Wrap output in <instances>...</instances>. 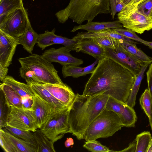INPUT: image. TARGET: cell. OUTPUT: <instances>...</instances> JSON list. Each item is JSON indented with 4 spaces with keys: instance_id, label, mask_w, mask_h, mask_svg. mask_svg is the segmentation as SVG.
I'll list each match as a JSON object with an SVG mask.
<instances>
[{
    "instance_id": "obj_1",
    "label": "cell",
    "mask_w": 152,
    "mask_h": 152,
    "mask_svg": "<svg viewBox=\"0 0 152 152\" xmlns=\"http://www.w3.org/2000/svg\"><path fill=\"white\" fill-rule=\"evenodd\" d=\"M135 78L129 70L104 56L99 59L82 95L92 96L104 94L126 104Z\"/></svg>"
},
{
    "instance_id": "obj_2",
    "label": "cell",
    "mask_w": 152,
    "mask_h": 152,
    "mask_svg": "<svg viewBox=\"0 0 152 152\" xmlns=\"http://www.w3.org/2000/svg\"><path fill=\"white\" fill-rule=\"evenodd\" d=\"M109 96L99 94L92 96L77 93L69 108L68 122L70 133L79 140L93 121L105 107Z\"/></svg>"
},
{
    "instance_id": "obj_3",
    "label": "cell",
    "mask_w": 152,
    "mask_h": 152,
    "mask_svg": "<svg viewBox=\"0 0 152 152\" xmlns=\"http://www.w3.org/2000/svg\"><path fill=\"white\" fill-rule=\"evenodd\" d=\"M111 12L109 0H70L68 6L55 15L60 23H64L69 18L80 25L86 20L92 21L99 14Z\"/></svg>"
},
{
    "instance_id": "obj_4",
    "label": "cell",
    "mask_w": 152,
    "mask_h": 152,
    "mask_svg": "<svg viewBox=\"0 0 152 152\" xmlns=\"http://www.w3.org/2000/svg\"><path fill=\"white\" fill-rule=\"evenodd\" d=\"M20 64V75L25 80L31 78L34 81L42 83L64 85L58 76V71L53 65L42 55L32 54L28 56L19 58Z\"/></svg>"
},
{
    "instance_id": "obj_5",
    "label": "cell",
    "mask_w": 152,
    "mask_h": 152,
    "mask_svg": "<svg viewBox=\"0 0 152 152\" xmlns=\"http://www.w3.org/2000/svg\"><path fill=\"white\" fill-rule=\"evenodd\" d=\"M123 127L118 116L105 108L87 128L83 139L89 141L107 138L112 136Z\"/></svg>"
},
{
    "instance_id": "obj_6",
    "label": "cell",
    "mask_w": 152,
    "mask_h": 152,
    "mask_svg": "<svg viewBox=\"0 0 152 152\" xmlns=\"http://www.w3.org/2000/svg\"><path fill=\"white\" fill-rule=\"evenodd\" d=\"M123 27L139 34L152 29V19L140 11L137 5H126L117 15Z\"/></svg>"
},
{
    "instance_id": "obj_7",
    "label": "cell",
    "mask_w": 152,
    "mask_h": 152,
    "mask_svg": "<svg viewBox=\"0 0 152 152\" xmlns=\"http://www.w3.org/2000/svg\"><path fill=\"white\" fill-rule=\"evenodd\" d=\"M31 26L24 7L0 17V30L16 39L23 35Z\"/></svg>"
},
{
    "instance_id": "obj_8",
    "label": "cell",
    "mask_w": 152,
    "mask_h": 152,
    "mask_svg": "<svg viewBox=\"0 0 152 152\" xmlns=\"http://www.w3.org/2000/svg\"><path fill=\"white\" fill-rule=\"evenodd\" d=\"M69 108L56 113L40 129L54 142L61 139L65 134L70 133L68 122Z\"/></svg>"
},
{
    "instance_id": "obj_9",
    "label": "cell",
    "mask_w": 152,
    "mask_h": 152,
    "mask_svg": "<svg viewBox=\"0 0 152 152\" xmlns=\"http://www.w3.org/2000/svg\"><path fill=\"white\" fill-rule=\"evenodd\" d=\"M104 56L111 59L123 66L136 77L145 64L141 63L126 51L119 43L114 48L102 47Z\"/></svg>"
},
{
    "instance_id": "obj_10",
    "label": "cell",
    "mask_w": 152,
    "mask_h": 152,
    "mask_svg": "<svg viewBox=\"0 0 152 152\" xmlns=\"http://www.w3.org/2000/svg\"><path fill=\"white\" fill-rule=\"evenodd\" d=\"M7 125L33 132L38 129L36 119L33 110L12 107L7 118Z\"/></svg>"
},
{
    "instance_id": "obj_11",
    "label": "cell",
    "mask_w": 152,
    "mask_h": 152,
    "mask_svg": "<svg viewBox=\"0 0 152 152\" xmlns=\"http://www.w3.org/2000/svg\"><path fill=\"white\" fill-rule=\"evenodd\" d=\"M105 108L116 113L120 118L124 126L135 127L137 117L133 108L110 96Z\"/></svg>"
},
{
    "instance_id": "obj_12",
    "label": "cell",
    "mask_w": 152,
    "mask_h": 152,
    "mask_svg": "<svg viewBox=\"0 0 152 152\" xmlns=\"http://www.w3.org/2000/svg\"><path fill=\"white\" fill-rule=\"evenodd\" d=\"M74 46H64L58 49L51 48L45 50L42 56L51 63L57 62L63 66L67 65L79 66L83 63V60L74 57L70 53V52L73 50Z\"/></svg>"
},
{
    "instance_id": "obj_13",
    "label": "cell",
    "mask_w": 152,
    "mask_h": 152,
    "mask_svg": "<svg viewBox=\"0 0 152 152\" xmlns=\"http://www.w3.org/2000/svg\"><path fill=\"white\" fill-rule=\"evenodd\" d=\"M18 45V39L0 30V64L8 68L12 64Z\"/></svg>"
},
{
    "instance_id": "obj_14",
    "label": "cell",
    "mask_w": 152,
    "mask_h": 152,
    "mask_svg": "<svg viewBox=\"0 0 152 152\" xmlns=\"http://www.w3.org/2000/svg\"><path fill=\"white\" fill-rule=\"evenodd\" d=\"M33 98L32 110L36 119L37 128L40 129L52 116L61 110L47 103L36 94Z\"/></svg>"
},
{
    "instance_id": "obj_15",
    "label": "cell",
    "mask_w": 152,
    "mask_h": 152,
    "mask_svg": "<svg viewBox=\"0 0 152 152\" xmlns=\"http://www.w3.org/2000/svg\"><path fill=\"white\" fill-rule=\"evenodd\" d=\"M56 29L50 31L48 30L42 34H39L37 46L43 50L46 47L54 44H61L65 46H74L77 41L70 39L55 34Z\"/></svg>"
},
{
    "instance_id": "obj_16",
    "label": "cell",
    "mask_w": 152,
    "mask_h": 152,
    "mask_svg": "<svg viewBox=\"0 0 152 152\" xmlns=\"http://www.w3.org/2000/svg\"><path fill=\"white\" fill-rule=\"evenodd\" d=\"M39 83L42 85L62 104L69 107H70L75 94L72 89L66 84L60 85Z\"/></svg>"
},
{
    "instance_id": "obj_17",
    "label": "cell",
    "mask_w": 152,
    "mask_h": 152,
    "mask_svg": "<svg viewBox=\"0 0 152 152\" xmlns=\"http://www.w3.org/2000/svg\"><path fill=\"white\" fill-rule=\"evenodd\" d=\"M25 80L27 84L30 86L35 94L47 103L60 110L69 108L62 104L56 99L40 83L34 81L31 78L26 79Z\"/></svg>"
},
{
    "instance_id": "obj_18",
    "label": "cell",
    "mask_w": 152,
    "mask_h": 152,
    "mask_svg": "<svg viewBox=\"0 0 152 152\" xmlns=\"http://www.w3.org/2000/svg\"><path fill=\"white\" fill-rule=\"evenodd\" d=\"M77 41L74 46L73 51L88 54L96 59L104 56L103 48L92 38L84 39Z\"/></svg>"
},
{
    "instance_id": "obj_19",
    "label": "cell",
    "mask_w": 152,
    "mask_h": 152,
    "mask_svg": "<svg viewBox=\"0 0 152 152\" xmlns=\"http://www.w3.org/2000/svg\"><path fill=\"white\" fill-rule=\"evenodd\" d=\"M123 26L119 20L101 22L88 21L85 24L75 26L71 31L74 32L79 30H84L88 32L94 33L109 28H121Z\"/></svg>"
},
{
    "instance_id": "obj_20",
    "label": "cell",
    "mask_w": 152,
    "mask_h": 152,
    "mask_svg": "<svg viewBox=\"0 0 152 152\" xmlns=\"http://www.w3.org/2000/svg\"><path fill=\"white\" fill-rule=\"evenodd\" d=\"M101 37H109L118 39L129 41L136 44L137 43L134 40L117 33L113 28H109L94 33L88 32H78L72 39L78 41L84 39Z\"/></svg>"
},
{
    "instance_id": "obj_21",
    "label": "cell",
    "mask_w": 152,
    "mask_h": 152,
    "mask_svg": "<svg viewBox=\"0 0 152 152\" xmlns=\"http://www.w3.org/2000/svg\"><path fill=\"white\" fill-rule=\"evenodd\" d=\"M98 59L91 64L85 67H81L73 65H67L62 66V73L64 77H72L78 78L89 74H91L94 70L95 66L98 63Z\"/></svg>"
},
{
    "instance_id": "obj_22",
    "label": "cell",
    "mask_w": 152,
    "mask_h": 152,
    "mask_svg": "<svg viewBox=\"0 0 152 152\" xmlns=\"http://www.w3.org/2000/svg\"><path fill=\"white\" fill-rule=\"evenodd\" d=\"M120 44L126 51L141 63L150 64L152 62V58L138 48L136 44L122 39H120Z\"/></svg>"
},
{
    "instance_id": "obj_23",
    "label": "cell",
    "mask_w": 152,
    "mask_h": 152,
    "mask_svg": "<svg viewBox=\"0 0 152 152\" xmlns=\"http://www.w3.org/2000/svg\"><path fill=\"white\" fill-rule=\"evenodd\" d=\"M34 140L37 146V152H55L54 142L49 139L40 130L33 132Z\"/></svg>"
},
{
    "instance_id": "obj_24",
    "label": "cell",
    "mask_w": 152,
    "mask_h": 152,
    "mask_svg": "<svg viewBox=\"0 0 152 152\" xmlns=\"http://www.w3.org/2000/svg\"><path fill=\"white\" fill-rule=\"evenodd\" d=\"M39 35L31 26L28 28L23 35L18 39V45H22L26 50L32 54L34 46L37 43Z\"/></svg>"
},
{
    "instance_id": "obj_25",
    "label": "cell",
    "mask_w": 152,
    "mask_h": 152,
    "mask_svg": "<svg viewBox=\"0 0 152 152\" xmlns=\"http://www.w3.org/2000/svg\"><path fill=\"white\" fill-rule=\"evenodd\" d=\"M2 82L12 88L22 98L33 97L35 94L29 85L18 81L11 76L7 75Z\"/></svg>"
},
{
    "instance_id": "obj_26",
    "label": "cell",
    "mask_w": 152,
    "mask_h": 152,
    "mask_svg": "<svg viewBox=\"0 0 152 152\" xmlns=\"http://www.w3.org/2000/svg\"><path fill=\"white\" fill-rule=\"evenodd\" d=\"M8 104L11 107L22 108V97L14 90L6 84L2 83L0 85Z\"/></svg>"
},
{
    "instance_id": "obj_27",
    "label": "cell",
    "mask_w": 152,
    "mask_h": 152,
    "mask_svg": "<svg viewBox=\"0 0 152 152\" xmlns=\"http://www.w3.org/2000/svg\"><path fill=\"white\" fill-rule=\"evenodd\" d=\"M3 130L18 152H37V147L35 142L26 141L14 136L4 128Z\"/></svg>"
},
{
    "instance_id": "obj_28",
    "label": "cell",
    "mask_w": 152,
    "mask_h": 152,
    "mask_svg": "<svg viewBox=\"0 0 152 152\" xmlns=\"http://www.w3.org/2000/svg\"><path fill=\"white\" fill-rule=\"evenodd\" d=\"M149 64H145L142 66L139 74L135 77L134 82L132 87L130 93L126 102V104L133 108L136 103V96L142 79L144 72Z\"/></svg>"
},
{
    "instance_id": "obj_29",
    "label": "cell",
    "mask_w": 152,
    "mask_h": 152,
    "mask_svg": "<svg viewBox=\"0 0 152 152\" xmlns=\"http://www.w3.org/2000/svg\"><path fill=\"white\" fill-rule=\"evenodd\" d=\"M23 7L22 0H0V17Z\"/></svg>"
},
{
    "instance_id": "obj_30",
    "label": "cell",
    "mask_w": 152,
    "mask_h": 152,
    "mask_svg": "<svg viewBox=\"0 0 152 152\" xmlns=\"http://www.w3.org/2000/svg\"><path fill=\"white\" fill-rule=\"evenodd\" d=\"M152 139L151 134L149 131H144L137 134L135 138L136 142V152H147Z\"/></svg>"
},
{
    "instance_id": "obj_31",
    "label": "cell",
    "mask_w": 152,
    "mask_h": 152,
    "mask_svg": "<svg viewBox=\"0 0 152 152\" xmlns=\"http://www.w3.org/2000/svg\"><path fill=\"white\" fill-rule=\"evenodd\" d=\"M0 128L2 129L7 126V117L11 110V107L7 102L2 91L0 89Z\"/></svg>"
},
{
    "instance_id": "obj_32",
    "label": "cell",
    "mask_w": 152,
    "mask_h": 152,
    "mask_svg": "<svg viewBox=\"0 0 152 152\" xmlns=\"http://www.w3.org/2000/svg\"><path fill=\"white\" fill-rule=\"evenodd\" d=\"M140 103L146 115L150 120L152 115L151 99L148 89H146L140 99Z\"/></svg>"
},
{
    "instance_id": "obj_33",
    "label": "cell",
    "mask_w": 152,
    "mask_h": 152,
    "mask_svg": "<svg viewBox=\"0 0 152 152\" xmlns=\"http://www.w3.org/2000/svg\"><path fill=\"white\" fill-rule=\"evenodd\" d=\"M4 129L16 137L28 142H35L33 133L31 131L24 130L9 126L5 127Z\"/></svg>"
},
{
    "instance_id": "obj_34",
    "label": "cell",
    "mask_w": 152,
    "mask_h": 152,
    "mask_svg": "<svg viewBox=\"0 0 152 152\" xmlns=\"http://www.w3.org/2000/svg\"><path fill=\"white\" fill-rule=\"evenodd\" d=\"M83 147L88 151L93 152H113L96 140L86 141Z\"/></svg>"
},
{
    "instance_id": "obj_35",
    "label": "cell",
    "mask_w": 152,
    "mask_h": 152,
    "mask_svg": "<svg viewBox=\"0 0 152 152\" xmlns=\"http://www.w3.org/2000/svg\"><path fill=\"white\" fill-rule=\"evenodd\" d=\"M102 47L114 48L120 43V39L109 37H101L91 38Z\"/></svg>"
},
{
    "instance_id": "obj_36",
    "label": "cell",
    "mask_w": 152,
    "mask_h": 152,
    "mask_svg": "<svg viewBox=\"0 0 152 152\" xmlns=\"http://www.w3.org/2000/svg\"><path fill=\"white\" fill-rule=\"evenodd\" d=\"M0 144L2 149L6 152H18L2 129H0Z\"/></svg>"
},
{
    "instance_id": "obj_37",
    "label": "cell",
    "mask_w": 152,
    "mask_h": 152,
    "mask_svg": "<svg viewBox=\"0 0 152 152\" xmlns=\"http://www.w3.org/2000/svg\"><path fill=\"white\" fill-rule=\"evenodd\" d=\"M117 33L132 40H135L144 44L146 42L139 37L133 31L128 29L121 28H113Z\"/></svg>"
},
{
    "instance_id": "obj_38",
    "label": "cell",
    "mask_w": 152,
    "mask_h": 152,
    "mask_svg": "<svg viewBox=\"0 0 152 152\" xmlns=\"http://www.w3.org/2000/svg\"><path fill=\"white\" fill-rule=\"evenodd\" d=\"M138 10L143 14L150 16L152 9V0H145L137 5Z\"/></svg>"
},
{
    "instance_id": "obj_39",
    "label": "cell",
    "mask_w": 152,
    "mask_h": 152,
    "mask_svg": "<svg viewBox=\"0 0 152 152\" xmlns=\"http://www.w3.org/2000/svg\"><path fill=\"white\" fill-rule=\"evenodd\" d=\"M146 74L148 87V89L151 96L152 106V62L150 64ZM149 125L152 131V115L151 119L149 120Z\"/></svg>"
},
{
    "instance_id": "obj_40",
    "label": "cell",
    "mask_w": 152,
    "mask_h": 152,
    "mask_svg": "<svg viewBox=\"0 0 152 152\" xmlns=\"http://www.w3.org/2000/svg\"><path fill=\"white\" fill-rule=\"evenodd\" d=\"M33 97L26 96L22 98V108L25 110H31L33 103Z\"/></svg>"
},
{
    "instance_id": "obj_41",
    "label": "cell",
    "mask_w": 152,
    "mask_h": 152,
    "mask_svg": "<svg viewBox=\"0 0 152 152\" xmlns=\"http://www.w3.org/2000/svg\"><path fill=\"white\" fill-rule=\"evenodd\" d=\"M136 142L135 139L129 145L127 148L120 151H113V152H136Z\"/></svg>"
},
{
    "instance_id": "obj_42",
    "label": "cell",
    "mask_w": 152,
    "mask_h": 152,
    "mask_svg": "<svg viewBox=\"0 0 152 152\" xmlns=\"http://www.w3.org/2000/svg\"><path fill=\"white\" fill-rule=\"evenodd\" d=\"M8 69L0 64V80L3 82L7 76Z\"/></svg>"
},
{
    "instance_id": "obj_43",
    "label": "cell",
    "mask_w": 152,
    "mask_h": 152,
    "mask_svg": "<svg viewBox=\"0 0 152 152\" xmlns=\"http://www.w3.org/2000/svg\"><path fill=\"white\" fill-rule=\"evenodd\" d=\"M121 1V0H109L111 12H114L116 6Z\"/></svg>"
},
{
    "instance_id": "obj_44",
    "label": "cell",
    "mask_w": 152,
    "mask_h": 152,
    "mask_svg": "<svg viewBox=\"0 0 152 152\" xmlns=\"http://www.w3.org/2000/svg\"><path fill=\"white\" fill-rule=\"evenodd\" d=\"M74 144V140L71 137L67 138L64 143L65 146L66 148H69L73 145Z\"/></svg>"
},
{
    "instance_id": "obj_45",
    "label": "cell",
    "mask_w": 152,
    "mask_h": 152,
    "mask_svg": "<svg viewBox=\"0 0 152 152\" xmlns=\"http://www.w3.org/2000/svg\"><path fill=\"white\" fill-rule=\"evenodd\" d=\"M142 0H132L128 4L137 5Z\"/></svg>"
},
{
    "instance_id": "obj_46",
    "label": "cell",
    "mask_w": 152,
    "mask_h": 152,
    "mask_svg": "<svg viewBox=\"0 0 152 152\" xmlns=\"http://www.w3.org/2000/svg\"><path fill=\"white\" fill-rule=\"evenodd\" d=\"M147 152H152V139L150 143Z\"/></svg>"
},
{
    "instance_id": "obj_47",
    "label": "cell",
    "mask_w": 152,
    "mask_h": 152,
    "mask_svg": "<svg viewBox=\"0 0 152 152\" xmlns=\"http://www.w3.org/2000/svg\"><path fill=\"white\" fill-rule=\"evenodd\" d=\"M144 45L147 46H148L150 49L152 50V41H146Z\"/></svg>"
},
{
    "instance_id": "obj_48",
    "label": "cell",
    "mask_w": 152,
    "mask_h": 152,
    "mask_svg": "<svg viewBox=\"0 0 152 152\" xmlns=\"http://www.w3.org/2000/svg\"><path fill=\"white\" fill-rule=\"evenodd\" d=\"M126 5L128 4L132 0H121Z\"/></svg>"
},
{
    "instance_id": "obj_49",
    "label": "cell",
    "mask_w": 152,
    "mask_h": 152,
    "mask_svg": "<svg viewBox=\"0 0 152 152\" xmlns=\"http://www.w3.org/2000/svg\"><path fill=\"white\" fill-rule=\"evenodd\" d=\"M150 17L152 19V9L151 11V12L150 13Z\"/></svg>"
},
{
    "instance_id": "obj_50",
    "label": "cell",
    "mask_w": 152,
    "mask_h": 152,
    "mask_svg": "<svg viewBox=\"0 0 152 152\" xmlns=\"http://www.w3.org/2000/svg\"><path fill=\"white\" fill-rule=\"evenodd\" d=\"M144 0H142V1H144Z\"/></svg>"
}]
</instances>
